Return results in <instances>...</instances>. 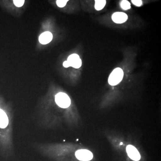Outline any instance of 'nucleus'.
Listing matches in <instances>:
<instances>
[{"instance_id": "423d86ee", "label": "nucleus", "mask_w": 161, "mask_h": 161, "mask_svg": "<svg viewBox=\"0 0 161 161\" xmlns=\"http://www.w3.org/2000/svg\"><path fill=\"white\" fill-rule=\"evenodd\" d=\"M128 15L123 12H115L112 16L113 22L118 24L125 23L128 19Z\"/></svg>"}, {"instance_id": "9b49d317", "label": "nucleus", "mask_w": 161, "mask_h": 161, "mask_svg": "<svg viewBox=\"0 0 161 161\" xmlns=\"http://www.w3.org/2000/svg\"><path fill=\"white\" fill-rule=\"evenodd\" d=\"M68 2L67 0H58L57 1V4L58 7L62 8L65 6Z\"/></svg>"}, {"instance_id": "f03ea898", "label": "nucleus", "mask_w": 161, "mask_h": 161, "mask_svg": "<svg viewBox=\"0 0 161 161\" xmlns=\"http://www.w3.org/2000/svg\"><path fill=\"white\" fill-rule=\"evenodd\" d=\"M124 77V72L120 68L115 69L108 78L109 84L111 86H115L118 84L122 80Z\"/></svg>"}, {"instance_id": "1a4fd4ad", "label": "nucleus", "mask_w": 161, "mask_h": 161, "mask_svg": "<svg viewBox=\"0 0 161 161\" xmlns=\"http://www.w3.org/2000/svg\"><path fill=\"white\" fill-rule=\"evenodd\" d=\"M106 4L105 0H96L95 1V9L97 10H100L103 9Z\"/></svg>"}, {"instance_id": "20e7f679", "label": "nucleus", "mask_w": 161, "mask_h": 161, "mask_svg": "<svg viewBox=\"0 0 161 161\" xmlns=\"http://www.w3.org/2000/svg\"><path fill=\"white\" fill-rule=\"evenodd\" d=\"M67 61L69 64L70 66L73 67L75 69L79 68L82 64L80 57L76 54H73L70 55Z\"/></svg>"}, {"instance_id": "f257e3e1", "label": "nucleus", "mask_w": 161, "mask_h": 161, "mask_svg": "<svg viewBox=\"0 0 161 161\" xmlns=\"http://www.w3.org/2000/svg\"><path fill=\"white\" fill-rule=\"evenodd\" d=\"M55 101L58 106L64 109L69 108L71 104L69 96L63 92H59L55 95Z\"/></svg>"}, {"instance_id": "4468645a", "label": "nucleus", "mask_w": 161, "mask_h": 161, "mask_svg": "<svg viewBox=\"0 0 161 161\" xmlns=\"http://www.w3.org/2000/svg\"><path fill=\"white\" fill-rule=\"evenodd\" d=\"M63 66L65 68H68L70 67L69 64L67 61H65L63 63Z\"/></svg>"}, {"instance_id": "6e6552de", "label": "nucleus", "mask_w": 161, "mask_h": 161, "mask_svg": "<svg viewBox=\"0 0 161 161\" xmlns=\"http://www.w3.org/2000/svg\"><path fill=\"white\" fill-rule=\"evenodd\" d=\"M53 37V34L50 32H44L40 35L39 39V41L41 44H47L52 41Z\"/></svg>"}, {"instance_id": "2eb2a0df", "label": "nucleus", "mask_w": 161, "mask_h": 161, "mask_svg": "<svg viewBox=\"0 0 161 161\" xmlns=\"http://www.w3.org/2000/svg\"><path fill=\"white\" fill-rule=\"evenodd\" d=\"M120 145H123V143L122 142H121L120 143Z\"/></svg>"}, {"instance_id": "f8f14e48", "label": "nucleus", "mask_w": 161, "mask_h": 161, "mask_svg": "<svg viewBox=\"0 0 161 161\" xmlns=\"http://www.w3.org/2000/svg\"><path fill=\"white\" fill-rule=\"evenodd\" d=\"M13 2L14 5L17 7H20L23 6L25 1H24V0H14Z\"/></svg>"}, {"instance_id": "0eeeda50", "label": "nucleus", "mask_w": 161, "mask_h": 161, "mask_svg": "<svg viewBox=\"0 0 161 161\" xmlns=\"http://www.w3.org/2000/svg\"><path fill=\"white\" fill-rule=\"evenodd\" d=\"M9 118L4 110L0 109V128L6 129L9 125Z\"/></svg>"}, {"instance_id": "ddd939ff", "label": "nucleus", "mask_w": 161, "mask_h": 161, "mask_svg": "<svg viewBox=\"0 0 161 161\" xmlns=\"http://www.w3.org/2000/svg\"><path fill=\"white\" fill-rule=\"evenodd\" d=\"M132 3L137 6H140L142 4V1L141 0H132Z\"/></svg>"}, {"instance_id": "9d476101", "label": "nucleus", "mask_w": 161, "mask_h": 161, "mask_svg": "<svg viewBox=\"0 0 161 161\" xmlns=\"http://www.w3.org/2000/svg\"><path fill=\"white\" fill-rule=\"evenodd\" d=\"M121 7L124 10H128L131 8V5L130 2L126 0H124L121 3Z\"/></svg>"}, {"instance_id": "7ed1b4c3", "label": "nucleus", "mask_w": 161, "mask_h": 161, "mask_svg": "<svg viewBox=\"0 0 161 161\" xmlns=\"http://www.w3.org/2000/svg\"><path fill=\"white\" fill-rule=\"evenodd\" d=\"M75 156L79 160L89 161L93 158V155L89 150L85 149H81L77 150L75 153Z\"/></svg>"}, {"instance_id": "39448f33", "label": "nucleus", "mask_w": 161, "mask_h": 161, "mask_svg": "<svg viewBox=\"0 0 161 161\" xmlns=\"http://www.w3.org/2000/svg\"><path fill=\"white\" fill-rule=\"evenodd\" d=\"M126 151L128 155L131 159L138 161L140 159L141 155L138 150L132 145L127 146Z\"/></svg>"}]
</instances>
